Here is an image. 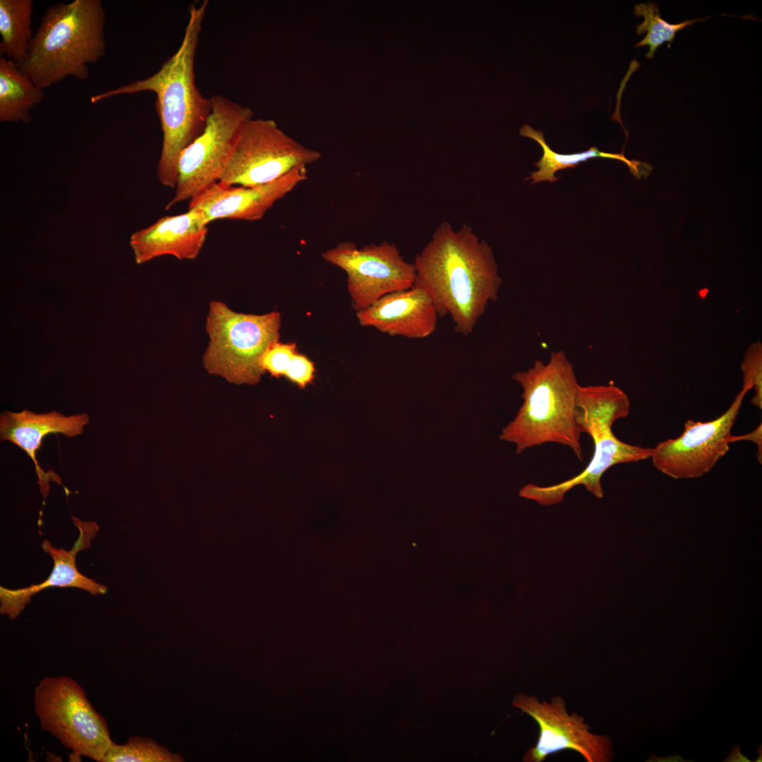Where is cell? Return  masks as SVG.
<instances>
[{
	"mask_svg": "<svg viewBox=\"0 0 762 762\" xmlns=\"http://www.w3.org/2000/svg\"><path fill=\"white\" fill-rule=\"evenodd\" d=\"M208 1L189 9V20L181 46L155 74L143 80L97 94L92 103L111 97L152 92L163 133L157 174L164 186L175 189L181 152L204 131L212 104L195 83L194 61Z\"/></svg>",
	"mask_w": 762,
	"mask_h": 762,
	"instance_id": "2",
	"label": "cell"
},
{
	"mask_svg": "<svg viewBox=\"0 0 762 762\" xmlns=\"http://www.w3.org/2000/svg\"><path fill=\"white\" fill-rule=\"evenodd\" d=\"M297 353L295 343L274 342L262 356L261 365L264 373L267 372L277 378L284 376L293 357Z\"/></svg>",
	"mask_w": 762,
	"mask_h": 762,
	"instance_id": "24",
	"label": "cell"
},
{
	"mask_svg": "<svg viewBox=\"0 0 762 762\" xmlns=\"http://www.w3.org/2000/svg\"><path fill=\"white\" fill-rule=\"evenodd\" d=\"M761 423L753 431L746 435H734V441L749 440L757 445V458L760 464L762 463V428Z\"/></svg>",
	"mask_w": 762,
	"mask_h": 762,
	"instance_id": "26",
	"label": "cell"
},
{
	"mask_svg": "<svg viewBox=\"0 0 762 762\" xmlns=\"http://www.w3.org/2000/svg\"><path fill=\"white\" fill-rule=\"evenodd\" d=\"M761 756H762V754H761V746L760 747V756H758V760H756L755 761L756 762H761Z\"/></svg>",
	"mask_w": 762,
	"mask_h": 762,
	"instance_id": "28",
	"label": "cell"
},
{
	"mask_svg": "<svg viewBox=\"0 0 762 762\" xmlns=\"http://www.w3.org/2000/svg\"><path fill=\"white\" fill-rule=\"evenodd\" d=\"M361 326L370 327L390 336L423 339L433 334L439 317L425 290L411 288L388 294L368 308L356 312Z\"/></svg>",
	"mask_w": 762,
	"mask_h": 762,
	"instance_id": "15",
	"label": "cell"
},
{
	"mask_svg": "<svg viewBox=\"0 0 762 762\" xmlns=\"http://www.w3.org/2000/svg\"><path fill=\"white\" fill-rule=\"evenodd\" d=\"M743 386L755 390L751 404L762 409V344L758 340L747 348L741 363Z\"/></svg>",
	"mask_w": 762,
	"mask_h": 762,
	"instance_id": "23",
	"label": "cell"
},
{
	"mask_svg": "<svg viewBox=\"0 0 762 762\" xmlns=\"http://www.w3.org/2000/svg\"><path fill=\"white\" fill-rule=\"evenodd\" d=\"M210 100L211 112L203 132L179 156L177 184L166 210L190 200L219 181L243 125L253 118L250 108L224 96L214 95Z\"/></svg>",
	"mask_w": 762,
	"mask_h": 762,
	"instance_id": "8",
	"label": "cell"
},
{
	"mask_svg": "<svg viewBox=\"0 0 762 762\" xmlns=\"http://www.w3.org/2000/svg\"><path fill=\"white\" fill-rule=\"evenodd\" d=\"M34 703L42 729L75 755L102 762L114 742L105 719L75 680L64 676L44 678L35 688Z\"/></svg>",
	"mask_w": 762,
	"mask_h": 762,
	"instance_id": "7",
	"label": "cell"
},
{
	"mask_svg": "<svg viewBox=\"0 0 762 762\" xmlns=\"http://www.w3.org/2000/svg\"><path fill=\"white\" fill-rule=\"evenodd\" d=\"M634 12L636 17L642 16L643 21L636 25V33L646 35L635 47L648 46L649 50L646 54L647 59H652L657 49L665 42H672L676 33L687 26L707 19L697 18L687 20L677 24L667 23L660 16L658 6L655 3H641L635 5Z\"/></svg>",
	"mask_w": 762,
	"mask_h": 762,
	"instance_id": "21",
	"label": "cell"
},
{
	"mask_svg": "<svg viewBox=\"0 0 762 762\" xmlns=\"http://www.w3.org/2000/svg\"><path fill=\"white\" fill-rule=\"evenodd\" d=\"M179 754L169 749L150 738L131 737L124 744L114 742L106 753L102 762H182Z\"/></svg>",
	"mask_w": 762,
	"mask_h": 762,
	"instance_id": "22",
	"label": "cell"
},
{
	"mask_svg": "<svg viewBox=\"0 0 762 762\" xmlns=\"http://www.w3.org/2000/svg\"><path fill=\"white\" fill-rule=\"evenodd\" d=\"M44 93L16 63L0 56V121L29 122L30 111L44 99Z\"/></svg>",
	"mask_w": 762,
	"mask_h": 762,
	"instance_id": "19",
	"label": "cell"
},
{
	"mask_svg": "<svg viewBox=\"0 0 762 762\" xmlns=\"http://www.w3.org/2000/svg\"><path fill=\"white\" fill-rule=\"evenodd\" d=\"M751 389L743 386L717 418L706 422L688 420L679 436L659 442L651 457L655 468L675 479L696 478L709 472L728 452L730 445L735 442L731 430Z\"/></svg>",
	"mask_w": 762,
	"mask_h": 762,
	"instance_id": "11",
	"label": "cell"
},
{
	"mask_svg": "<svg viewBox=\"0 0 762 762\" xmlns=\"http://www.w3.org/2000/svg\"><path fill=\"white\" fill-rule=\"evenodd\" d=\"M322 258L345 271L351 306L363 310L382 296L413 286L416 268L406 262L394 243L382 241L358 248L341 242L322 253Z\"/></svg>",
	"mask_w": 762,
	"mask_h": 762,
	"instance_id": "10",
	"label": "cell"
},
{
	"mask_svg": "<svg viewBox=\"0 0 762 762\" xmlns=\"http://www.w3.org/2000/svg\"><path fill=\"white\" fill-rule=\"evenodd\" d=\"M630 401L627 394L612 385L578 386L576 422L580 432L593 442L590 462L578 475L560 483L540 486L524 485L519 491L524 498L550 506L561 502L565 494L577 485H583L595 497L604 495L601 484L603 474L620 464L634 463L651 457L653 448L627 444L613 433L614 423L628 416Z\"/></svg>",
	"mask_w": 762,
	"mask_h": 762,
	"instance_id": "5",
	"label": "cell"
},
{
	"mask_svg": "<svg viewBox=\"0 0 762 762\" xmlns=\"http://www.w3.org/2000/svg\"><path fill=\"white\" fill-rule=\"evenodd\" d=\"M726 762H750L749 758L740 751V746L738 744L732 748L731 753L725 758Z\"/></svg>",
	"mask_w": 762,
	"mask_h": 762,
	"instance_id": "27",
	"label": "cell"
},
{
	"mask_svg": "<svg viewBox=\"0 0 762 762\" xmlns=\"http://www.w3.org/2000/svg\"><path fill=\"white\" fill-rule=\"evenodd\" d=\"M414 284L429 294L439 317L449 315L454 331L473 333L488 305L498 299L502 278L492 249L464 224L445 221L415 258Z\"/></svg>",
	"mask_w": 762,
	"mask_h": 762,
	"instance_id": "1",
	"label": "cell"
},
{
	"mask_svg": "<svg viewBox=\"0 0 762 762\" xmlns=\"http://www.w3.org/2000/svg\"><path fill=\"white\" fill-rule=\"evenodd\" d=\"M321 153L284 132L272 119H250L243 125L228 165L218 182L252 187L316 162Z\"/></svg>",
	"mask_w": 762,
	"mask_h": 762,
	"instance_id": "9",
	"label": "cell"
},
{
	"mask_svg": "<svg viewBox=\"0 0 762 762\" xmlns=\"http://www.w3.org/2000/svg\"><path fill=\"white\" fill-rule=\"evenodd\" d=\"M291 382L304 389L315 378L313 363L306 356L296 353L284 375Z\"/></svg>",
	"mask_w": 762,
	"mask_h": 762,
	"instance_id": "25",
	"label": "cell"
},
{
	"mask_svg": "<svg viewBox=\"0 0 762 762\" xmlns=\"http://www.w3.org/2000/svg\"><path fill=\"white\" fill-rule=\"evenodd\" d=\"M513 705L533 718L539 727L537 743L528 749L524 761L540 762L550 754L567 749L578 752L587 762L612 761V741L607 736L591 733L583 717L575 713L569 714L562 697L555 696L548 703L520 694L514 698Z\"/></svg>",
	"mask_w": 762,
	"mask_h": 762,
	"instance_id": "12",
	"label": "cell"
},
{
	"mask_svg": "<svg viewBox=\"0 0 762 762\" xmlns=\"http://www.w3.org/2000/svg\"><path fill=\"white\" fill-rule=\"evenodd\" d=\"M512 378L523 389V404L502 430L500 439L514 444L517 454L545 443L560 444L583 461L581 433L576 422L579 384L565 353L552 351L548 363L536 360L528 370L515 373Z\"/></svg>",
	"mask_w": 762,
	"mask_h": 762,
	"instance_id": "3",
	"label": "cell"
},
{
	"mask_svg": "<svg viewBox=\"0 0 762 762\" xmlns=\"http://www.w3.org/2000/svg\"><path fill=\"white\" fill-rule=\"evenodd\" d=\"M106 14L100 0L60 2L47 8L24 59L16 64L40 88L68 76L83 80L104 54Z\"/></svg>",
	"mask_w": 762,
	"mask_h": 762,
	"instance_id": "4",
	"label": "cell"
},
{
	"mask_svg": "<svg viewBox=\"0 0 762 762\" xmlns=\"http://www.w3.org/2000/svg\"><path fill=\"white\" fill-rule=\"evenodd\" d=\"M306 178V167H303L257 186H230L217 182L190 199L188 209L200 210L209 224L217 219L259 220L277 201Z\"/></svg>",
	"mask_w": 762,
	"mask_h": 762,
	"instance_id": "13",
	"label": "cell"
},
{
	"mask_svg": "<svg viewBox=\"0 0 762 762\" xmlns=\"http://www.w3.org/2000/svg\"><path fill=\"white\" fill-rule=\"evenodd\" d=\"M72 519L79 531V536L73 548L69 550L57 549L48 540H44L42 548L52 557L54 562L49 576L39 584L23 588L10 589L1 586V614L8 615L11 619H16L30 603L34 595L51 587L78 588L94 595L106 593L107 586L84 576L76 567L77 553L90 547V540L98 532L99 526L94 521H82L74 516H72Z\"/></svg>",
	"mask_w": 762,
	"mask_h": 762,
	"instance_id": "14",
	"label": "cell"
},
{
	"mask_svg": "<svg viewBox=\"0 0 762 762\" xmlns=\"http://www.w3.org/2000/svg\"><path fill=\"white\" fill-rule=\"evenodd\" d=\"M90 422L87 413L65 416L59 412L35 413L23 410L20 412L5 411L0 416L1 440H7L23 449L33 461L38 484L44 499L49 494V482L61 485L60 477L52 469L45 472L36 458L43 439L52 433H61L68 437L80 435Z\"/></svg>",
	"mask_w": 762,
	"mask_h": 762,
	"instance_id": "17",
	"label": "cell"
},
{
	"mask_svg": "<svg viewBox=\"0 0 762 762\" xmlns=\"http://www.w3.org/2000/svg\"><path fill=\"white\" fill-rule=\"evenodd\" d=\"M520 135L533 139L540 144L543 149V156L540 159L535 163L538 170L531 174L526 180H533L531 184H535L540 181L555 182L559 181V178L555 174L559 171L567 168H575L581 162H585L592 158H605L617 159L625 163L630 173L636 179L642 177L646 179L653 170L651 164L637 160H629L625 157L623 152L610 153L600 151L597 147L593 146L586 151L572 154H560L553 151L546 143L544 134L540 131H536L528 125H524L520 129Z\"/></svg>",
	"mask_w": 762,
	"mask_h": 762,
	"instance_id": "18",
	"label": "cell"
},
{
	"mask_svg": "<svg viewBox=\"0 0 762 762\" xmlns=\"http://www.w3.org/2000/svg\"><path fill=\"white\" fill-rule=\"evenodd\" d=\"M278 311L262 315L238 313L212 301L206 318L208 345L202 356L206 371L235 385H254L264 373L263 355L279 339Z\"/></svg>",
	"mask_w": 762,
	"mask_h": 762,
	"instance_id": "6",
	"label": "cell"
},
{
	"mask_svg": "<svg viewBox=\"0 0 762 762\" xmlns=\"http://www.w3.org/2000/svg\"><path fill=\"white\" fill-rule=\"evenodd\" d=\"M32 0H0V56L15 63L25 56L34 35Z\"/></svg>",
	"mask_w": 762,
	"mask_h": 762,
	"instance_id": "20",
	"label": "cell"
},
{
	"mask_svg": "<svg viewBox=\"0 0 762 762\" xmlns=\"http://www.w3.org/2000/svg\"><path fill=\"white\" fill-rule=\"evenodd\" d=\"M208 224L197 209L160 217L131 236L129 244L135 262L141 265L164 255L179 260L195 259L205 242Z\"/></svg>",
	"mask_w": 762,
	"mask_h": 762,
	"instance_id": "16",
	"label": "cell"
}]
</instances>
